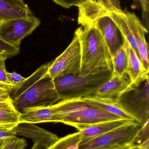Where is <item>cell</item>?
<instances>
[{
    "label": "cell",
    "mask_w": 149,
    "mask_h": 149,
    "mask_svg": "<svg viewBox=\"0 0 149 149\" xmlns=\"http://www.w3.org/2000/svg\"><path fill=\"white\" fill-rule=\"evenodd\" d=\"M133 121L134 120L122 118L119 120L100 123L85 127L79 130L82 133L83 136L81 143L87 141L101 136L113 130Z\"/></svg>",
    "instance_id": "cell-15"
},
{
    "label": "cell",
    "mask_w": 149,
    "mask_h": 149,
    "mask_svg": "<svg viewBox=\"0 0 149 149\" xmlns=\"http://www.w3.org/2000/svg\"><path fill=\"white\" fill-rule=\"evenodd\" d=\"M30 149H48L45 146L38 142L34 143L33 146Z\"/></svg>",
    "instance_id": "cell-35"
},
{
    "label": "cell",
    "mask_w": 149,
    "mask_h": 149,
    "mask_svg": "<svg viewBox=\"0 0 149 149\" xmlns=\"http://www.w3.org/2000/svg\"><path fill=\"white\" fill-rule=\"evenodd\" d=\"M149 139V120L144 124L141 125L136 136L134 140L133 143L137 146L140 143Z\"/></svg>",
    "instance_id": "cell-24"
},
{
    "label": "cell",
    "mask_w": 149,
    "mask_h": 149,
    "mask_svg": "<svg viewBox=\"0 0 149 149\" xmlns=\"http://www.w3.org/2000/svg\"><path fill=\"white\" fill-rule=\"evenodd\" d=\"M82 139V133L78 131L59 138L48 149H79Z\"/></svg>",
    "instance_id": "cell-21"
},
{
    "label": "cell",
    "mask_w": 149,
    "mask_h": 149,
    "mask_svg": "<svg viewBox=\"0 0 149 149\" xmlns=\"http://www.w3.org/2000/svg\"><path fill=\"white\" fill-rule=\"evenodd\" d=\"M10 101H11L10 96V93L6 94L3 95H0V103L8 102Z\"/></svg>",
    "instance_id": "cell-33"
},
{
    "label": "cell",
    "mask_w": 149,
    "mask_h": 149,
    "mask_svg": "<svg viewBox=\"0 0 149 149\" xmlns=\"http://www.w3.org/2000/svg\"><path fill=\"white\" fill-rule=\"evenodd\" d=\"M0 149H3V142L1 143V144H0Z\"/></svg>",
    "instance_id": "cell-37"
},
{
    "label": "cell",
    "mask_w": 149,
    "mask_h": 149,
    "mask_svg": "<svg viewBox=\"0 0 149 149\" xmlns=\"http://www.w3.org/2000/svg\"><path fill=\"white\" fill-rule=\"evenodd\" d=\"M81 65V49L78 35L74 33L72 41L65 50L50 62L48 73L52 80L68 75L79 74Z\"/></svg>",
    "instance_id": "cell-6"
},
{
    "label": "cell",
    "mask_w": 149,
    "mask_h": 149,
    "mask_svg": "<svg viewBox=\"0 0 149 149\" xmlns=\"http://www.w3.org/2000/svg\"><path fill=\"white\" fill-rule=\"evenodd\" d=\"M17 86V85H14V84H10L8 82L0 81V89H5V90H8L10 92L16 88Z\"/></svg>",
    "instance_id": "cell-32"
},
{
    "label": "cell",
    "mask_w": 149,
    "mask_h": 149,
    "mask_svg": "<svg viewBox=\"0 0 149 149\" xmlns=\"http://www.w3.org/2000/svg\"><path fill=\"white\" fill-rule=\"evenodd\" d=\"M10 93V92L8 91V90L3 89H0V95L6 94L9 93Z\"/></svg>",
    "instance_id": "cell-36"
},
{
    "label": "cell",
    "mask_w": 149,
    "mask_h": 149,
    "mask_svg": "<svg viewBox=\"0 0 149 149\" xmlns=\"http://www.w3.org/2000/svg\"><path fill=\"white\" fill-rule=\"evenodd\" d=\"M62 123L61 116L53 105L27 109L21 112L19 123Z\"/></svg>",
    "instance_id": "cell-12"
},
{
    "label": "cell",
    "mask_w": 149,
    "mask_h": 149,
    "mask_svg": "<svg viewBox=\"0 0 149 149\" xmlns=\"http://www.w3.org/2000/svg\"><path fill=\"white\" fill-rule=\"evenodd\" d=\"M136 148H137V146L134 145L133 143H131L124 145H116L112 147H104L92 149H132Z\"/></svg>",
    "instance_id": "cell-31"
},
{
    "label": "cell",
    "mask_w": 149,
    "mask_h": 149,
    "mask_svg": "<svg viewBox=\"0 0 149 149\" xmlns=\"http://www.w3.org/2000/svg\"><path fill=\"white\" fill-rule=\"evenodd\" d=\"M123 12V11L121 12L113 11L108 12L107 15L109 16L113 20L121 32L124 40H126L129 43L136 53V55L139 56L136 43L127 23L125 22Z\"/></svg>",
    "instance_id": "cell-19"
},
{
    "label": "cell",
    "mask_w": 149,
    "mask_h": 149,
    "mask_svg": "<svg viewBox=\"0 0 149 149\" xmlns=\"http://www.w3.org/2000/svg\"><path fill=\"white\" fill-rule=\"evenodd\" d=\"M58 5L66 8H69L72 6H76L80 3L82 0H52Z\"/></svg>",
    "instance_id": "cell-29"
},
{
    "label": "cell",
    "mask_w": 149,
    "mask_h": 149,
    "mask_svg": "<svg viewBox=\"0 0 149 149\" xmlns=\"http://www.w3.org/2000/svg\"><path fill=\"white\" fill-rule=\"evenodd\" d=\"M35 16L11 19L0 23V38L7 43L20 48L22 40L40 25Z\"/></svg>",
    "instance_id": "cell-8"
},
{
    "label": "cell",
    "mask_w": 149,
    "mask_h": 149,
    "mask_svg": "<svg viewBox=\"0 0 149 149\" xmlns=\"http://www.w3.org/2000/svg\"></svg>",
    "instance_id": "cell-41"
},
{
    "label": "cell",
    "mask_w": 149,
    "mask_h": 149,
    "mask_svg": "<svg viewBox=\"0 0 149 149\" xmlns=\"http://www.w3.org/2000/svg\"><path fill=\"white\" fill-rule=\"evenodd\" d=\"M3 142V141H0V144H1V143H2Z\"/></svg>",
    "instance_id": "cell-39"
},
{
    "label": "cell",
    "mask_w": 149,
    "mask_h": 149,
    "mask_svg": "<svg viewBox=\"0 0 149 149\" xmlns=\"http://www.w3.org/2000/svg\"><path fill=\"white\" fill-rule=\"evenodd\" d=\"M75 33L81 49V65L79 75H94L113 71V58L100 31L91 25H81Z\"/></svg>",
    "instance_id": "cell-2"
},
{
    "label": "cell",
    "mask_w": 149,
    "mask_h": 149,
    "mask_svg": "<svg viewBox=\"0 0 149 149\" xmlns=\"http://www.w3.org/2000/svg\"><path fill=\"white\" fill-rule=\"evenodd\" d=\"M19 52V48L7 43L0 38V54L8 56L9 58L16 56Z\"/></svg>",
    "instance_id": "cell-25"
},
{
    "label": "cell",
    "mask_w": 149,
    "mask_h": 149,
    "mask_svg": "<svg viewBox=\"0 0 149 149\" xmlns=\"http://www.w3.org/2000/svg\"><path fill=\"white\" fill-rule=\"evenodd\" d=\"M25 78L16 72L10 73L7 72L6 74V81L8 83L14 85H18Z\"/></svg>",
    "instance_id": "cell-27"
},
{
    "label": "cell",
    "mask_w": 149,
    "mask_h": 149,
    "mask_svg": "<svg viewBox=\"0 0 149 149\" xmlns=\"http://www.w3.org/2000/svg\"><path fill=\"white\" fill-rule=\"evenodd\" d=\"M131 84L128 77H119L112 75L111 78L92 96L117 98L122 94Z\"/></svg>",
    "instance_id": "cell-16"
},
{
    "label": "cell",
    "mask_w": 149,
    "mask_h": 149,
    "mask_svg": "<svg viewBox=\"0 0 149 149\" xmlns=\"http://www.w3.org/2000/svg\"><path fill=\"white\" fill-rule=\"evenodd\" d=\"M123 15L136 43L139 57L143 68L146 72L149 73L148 45L145 38V34L148 33V30L134 13L123 11Z\"/></svg>",
    "instance_id": "cell-9"
},
{
    "label": "cell",
    "mask_w": 149,
    "mask_h": 149,
    "mask_svg": "<svg viewBox=\"0 0 149 149\" xmlns=\"http://www.w3.org/2000/svg\"><path fill=\"white\" fill-rule=\"evenodd\" d=\"M32 15L31 10L24 2L17 0H0V23Z\"/></svg>",
    "instance_id": "cell-13"
},
{
    "label": "cell",
    "mask_w": 149,
    "mask_h": 149,
    "mask_svg": "<svg viewBox=\"0 0 149 149\" xmlns=\"http://www.w3.org/2000/svg\"><path fill=\"white\" fill-rule=\"evenodd\" d=\"M19 116L12 102L0 103V127L13 129L19 123Z\"/></svg>",
    "instance_id": "cell-18"
},
{
    "label": "cell",
    "mask_w": 149,
    "mask_h": 149,
    "mask_svg": "<svg viewBox=\"0 0 149 149\" xmlns=\"http://www.w3.org/2000/svg\"><path fill=\"white\" fill-rule=\"evenodd\" d=\"M87 25L94 26L100 31L113 58L123 45L124 40L115 23L109 16L106 15L97 18Z\"/></svg>",
    "instance_id": "cell-10"
},
{
    "label": "cell",
    "mask_w": 149,
    "mask_h": 149,
    "mask_svg": "<svg viewBox=\"0 0 149 149\" xmlns=\"http://www.w3.org/2000/svg\"><path fill=\"white\" fill-rule=\"evenodd\" d=\"M53 107L60 115L62 123L76 128L122 119V117L89 104L82 98L60 100Z\"/></svg>",
    "instance_id": "cell-3"
},
{
    "label": "cell",
    "mask_w": 149,
    "mask_h": 149,
    "mask_svg": "<svg viewBox=\"0 0 149 149\" xmlns=\"http://www.w3.org/2000/svg\"><path fill=\"white\" fill-rule=\"evenodd\" d=\"M9 57L4 54H0V81L7 82L6 74L7 71L5 67V61Z\"/></svg>",
    "instance_id": "cell-26"
},
{
    "label": "cell",
    "mask_w": 149,
    "mask_h": 149,
    "mask_svg": "<svg viewBox=\"0 0 149 149\" xmlns=\"http://www.w3.org/2000/svg\"><path fill=\"white\" fill-rule=\"evenodd\" d=\"M82 98L89 104L109 113L125 119L133 120L122 108L117 98L94 96H87Z\"/></svg>",
    "instance_id": "cell-17"
},
{
    "label": "cell",
    "mask_w": 149,
    "mask_h": 149,
    "mask_svg": "<svg viewBox=\"0 0 149 149\" xmlns=\"http://www.w3.org/2000/svg\"><path fill=\"white\" fill-rule=\"evenodd\" d=\"M3 143V149H24L27 145L25 140L17 136L7 139Z\"/></svg>",
    "instance_id": "cell-22"
},
{
    "label": "cell",
    "mask_w": 149,
    "mask_h": 149,
    "mask_svg": "<svg viewBox=\"0 0 149 149\" xmlns=\"http://www.w3.org/2000/svg\"><path fill=\"white\" fill-rule=\"evenodd\" d=\"M132 149H138V148H135Z\"/></svg>",
    "instance_id": "cell-40"
},
{
    "label": "cell",
    "mask_w": 149,
    "mask_h": 149,
    "mask_svg": "<svg viewBox=\"0 0 149 149\" xmlns=\"http://www.w3.org/2000/svg\"><path fill=\"white\" fill-rule=\"evenodd\" d=\"M17 1H19L21 2H24V1L23 0H17Z\"/></svg>",
    "instance_id": "cell-38"
},
{
    "label": "cell",
    "mask_w": 149,
    "mask_h": 149,
    "mask_svg": "<svg viewBox=\"0 0 149 149\" xmlns=\"http://www.w3.org/2000/svg\"><path fill=\"white\" fill-rule=\"evenodd\" d=\"M138 149H149V139L137 145Z\"/></svg>",
    "instance_id": "cell-34"
},
{
    "label": "cell",
    "mask_w": 149,
    "mask_h": 149,
    "mask_svg": "<svg viewBox=\"0 0 149 149\" xmlns=\"http://www.w3.org/2000/svg\"><path fill=\"white\" fill-rule=\"evenodd\" d=\"M96 3L100 4L108 13L110 12L122 11L119 0H94Z\"/></svg>",
    "instance_id": "cell-23"
},
{
    "label": "cell",
    "mask_w": 149,
    "mask_h": 149,
    "mask_svg": "<svg viewBox=\"0 0 149 149\" xmlns=\"http://www.w3.org/2000/svg\"><path fill=\"white\" fill-rule=\"evenodd\" d=\"M141 4L142 9L143 16V18L148 22L149 14L148 0H137Z\"/></svg>",
    "instance_id": "cell-30"
},
{
    "label": "cell",
    "mask_w": 149,
    "mask_h": 149,
    "mask_svg": "<svg viewBox=\"0 0 149 149\" xmlns=\"http://www.w3.org/2000/svg\"><path fill=\"white\" fill-rule=\"evenodd\" d=\"M50 65V62L41 65L10 91L12 104L20 113L27 109L51 106L60 100L48 74Z\"/></svg>",
    "instance_id": "cell-1"
},
{
    "label": "cell",
    "mask_w": 149,
    "mask_h": 149,
    "mask_svg": "<svg viewBox=\"0 0 149 149\" xmlns=\"http://www.w3.org/2000/svg\"><path fill=\"white\" fill-rule=\"evenodd\" d=\"M149 77L137 84H131L117 100L130 117L144 124L149 120Z\"/></svg>",
    "instance_id": "cell-5"
},
{
    "label": "cell",
    "mask_w": 149,
    "mask_h": 149,
    "mask_svg": "<svg viewBox=\"0 0 149 149\" xmlns=\"http://www.w3.org/2000/svg\"><path fill=\"white\" fill-rule=\"evenodd\" d=\"M15 136H16V134L13 129L0 127V141H4L7 139Z\"/></svg>",
    "instance_id": "cell-28"
},
{
    "label": "cell",
    "mask_w": 149,
    "mask_h": 149,
    "mask_svg": "<svg viewBox=\"0 0 149 149\" xmlns=\"http://www.w3.org/2000/svg\"><path fill=\"white\" fill-rule=\"evenodd\" d=\"M112 75L113 71L86 76L71 74L53 81L59 100H70L92 96Z\"/></svg>",
    "instance_id": "cell-4"
},
{
    "label": "cell",
    "mask_w": 149,
    "mask_h": 149,
    "mask_svg": "<svg viewBox=\"0 0 149 149\" xmlns=\"http://www.w3.org/2000/svg\"><path fill=\"white\" fill-rule=\"evenodd\" d=\"M128 58L124 43L113 57V75L119 77H128L127 73Z\"/></svg>",
    "instance_id": "cell-20"
},
{
    "label": "cell",
    "mask_w": 149,
    "mask_h": 149,
    "mask_svg": "<svg viewBox=\"0 0 149 149\" xmlns=\"http://www.w3.org/2000/svg\"><path fill=\"white\" fill-rule=\"evenodd\" d=\"M13 129L16 136L29 138L34 143H41L48 149L59 139L56 135L32 123H19Z\"/></svg>",
    "instance_id": "cell-11"
},
{
    "label": "cell",
    "mask_w": 149,
    "mask_h": 149,
    "mask_svg": "<svg viewBox=\"0 0 149 149\" xmlns=\"http://www.w3.org/2000/svg\"><path fill=\"white\" fill-rule=\"evenodd\" d=\"M128 58L127 73L131 84H137L149 77V73L143 68L141 59L129 43L124 40Z\"/></svg>",
    "instance_id": "cell-14"
},
{
    "label": "cell",
    "mask_w": 149,
    "mask_h": 149,
    "mask_svg": "<svg viewBox=\"0 0 149 149\" xmlns=\"http://www.w3.org/2000/svg\"><path fill=\"white\" fill-rule=\"evenodd\" d=\"M141 126V123L133 121L101 136L87 141L80 143L79 149L98 148L133 143Z\"/></svg>",
    "instance_id": "cell-7"
}]
</instances>
